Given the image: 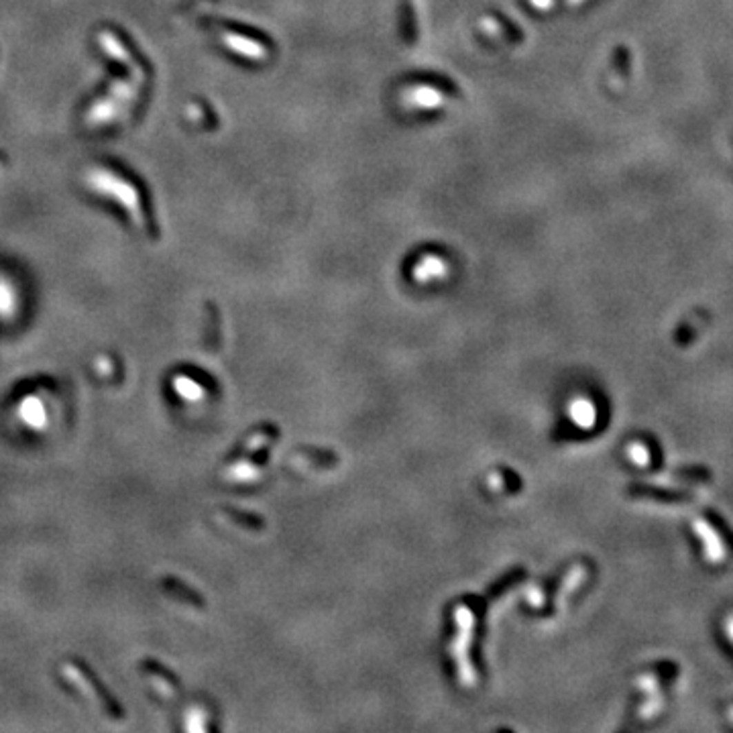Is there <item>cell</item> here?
I'll return each mask as SVG.
<instances>
[{
	"instance_id": "cell-5",
	"label": "cell",
	"mask_w": 733,
	"mask_h": 733,
	"mask_svg": "<svg viewBox=\"0 0 733 733\" xmlns=\"http://www.w3.org/2000/svg\"><path fill=\"white\" fill-rule=\"evenodd\" d=\"M572 418L579 426H593L595 422V410L589 401H576L572 405Z\"/></svg>"
},
{
	"instance_id": "cell-1",
	"label": "cell",
	"mask_w": 733,
	"mask_h": 733,
	"mask_svg": "<svg viewBox=\"0 0 733 733\" xmlns=\"http://www.w3.org/2000/svg\"><path fill=\"white\" fill-rule=\"evenodd\" d=\"M63 674L74 683V687L82 690L86 696H90L94 703H98V707L110 717V719H121L123 717V709L117 705V701L108 694V690L100 685V681L94 679V674L88 670L84 664L80 662H68L61 666Z\"/></svg>"
},
{
	"instance_id": "cell-7",
	"label": "cell",
	"mask_w": 733,
	"mask_h": 733,
	"mask_svg": "<svg viewBox=\"0 0 733 733\" xmlns=\"http://www.w3.org/2000/svg\"><path fill=\"white\" fill-rule=\"evenodd\" d=\"M725 632H727L730 640L733 642V617H730V619H727V623H725Z\"/></svg>"
},
{
	"instance_id": "cell-2",
	"label": "cell",
	"mask_w": 733,
	"mask_h": 733,
	"mask_svg": "<svg viewBox=\"0 0 733 733\" xmlns=\"http://www.w3.org/2000/svg\"><path fill=\"white\" fill-rule=\"evenodd\" d=\"M694 532H696V536H699V542H701L705 561L711 562V564H717V562H721L725 559L723 542L719 540L717 532H715L705 519H696V521H694Z\"/></svg>"
},
{
	"instance_id": "cell-6",
	"label": "cell",
	"mask_w": 733,
	"mask_h": 733,
	"mask_svg": "<svg viewBox=\"0 0 733 733\" xmlns=\"http://www.w3.org/2000/svg\"><path fill=\"white\" fill-rule=\"evenodd\" d=\"M630 459H632V463H636V465H640V467H646L647 463H650V452H647V448L644 444L636 442V444L630 446Z\"/></svg>"
},
{
	"instance_id": "cell-4",
	"label": "cell",
	"mask_w": 733,
	"mask_h": 733,
	"mask_svg": "<svg viewBox=\"0 0 733 733\" xmlns=\"http://www.w3.org/2000/svg\"><path fill=\"white\" fill-rule=\"evenodd\" d=\"M401 31H403V39L405 41H416L418 37V29H416V19H414V8L410 4V0H403V8H401Z\"/></svg>"
},
{
	"instance_id": "cell-3",
	"label": "cell",
	"mask_w": 733,
	"mask_h": 733,
	"mask_svg": "<svg viewBox=\"0 0 733 733\" xmlns=\"http://www.w3.org/2000/svg\"><path fill=\"white\" fill-rule=\"evenodd\" d=\"M143 672H145V676H149L153 689L157 690V692H161V694H165V696H172V694H175L177 689H179L177 679L173 676L172 672L165 670V666H159V664L153 662V660L143 662Z\"/></svg>"
}]
</instances>
